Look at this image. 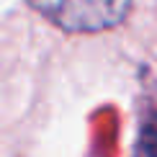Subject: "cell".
Listing matches in <instances>:
<instances>
[{
	"label": "cell",
	"instance_id": "cell-1",
	"mask_svg": "<svg viewBox=\"0 0 157 157\" xmlns=\"http://www.w3.org/2000/svg\"><path fill=\"white\" fill-rule=\"evenodd\" d=\"M49 23L72 34H95L119 26L126 18L132 0H29Z\"/></svg>",
	"mask_w": 157,
	"mask_h": 157
},
{
	"label": "cell",
	"instance_id": "cell-2",
	"mask_svg": "<svg viewBox=\"0 0 157 157\" xmlns=\"http://www.w3.org/2000/svg\"><path fill=\"white\" fill-rule=\"evenodd\" d=\"M139 157H157V116L152 121L144 124L139 136V149H136Z\"/></svg>",
	"mask_w": 157,
	"mask_h": 157
}]
</instances>
